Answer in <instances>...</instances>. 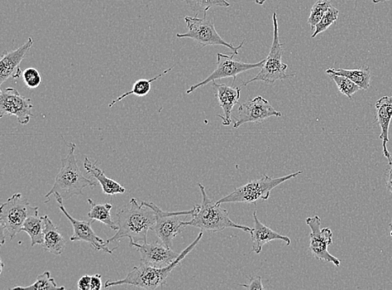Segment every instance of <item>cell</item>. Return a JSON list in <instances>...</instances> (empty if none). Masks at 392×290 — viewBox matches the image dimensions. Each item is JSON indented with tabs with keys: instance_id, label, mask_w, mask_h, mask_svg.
Masks as SVG:
<instances>
[{
	"instance_id": "obj_36",
	"label": "cell",
	"mask_w": 392,
	"mask_h": 290,
	"mask_svg": "<svg viewBox=\"0 0 392 290\" xmlns=\"http://www.w3.org/2000/svg\"><path fill=\"white\" fill-rule=\"evenodd\" d=\"M371 1L374 4H379L389 1V0H371Z\"/></svg>"
},
{
	"instance_id": "obj_2",
	"label": "cell",
	"mask_w": 392,
	"mask_h": 290,
	"mask_svg": "<svg viewBox=\"0 0 392 290\" xmlns=\"http://www.w3.org/2000/svg\"><path fill=\"white\" fill-rule=\"evenodd\" d=\"M203 235L202 231L197 237V239L179 254L174 262L166 266V267H152V266L142 262L137 267H134L132 271L127 274V277L116 280V281L107 280L106 284H105V288L119 286V285H132V286L137 288L154 290L164 286L170 274L186 257V255L192 252L196 246L199 243V241L202 239Z\"/></svg>"
},
{
	"instance_id": "obj_7",
	"label": "cell",
	"mask_w": 392,
	"mask_h": 290,
	"mask_svg": "<svg viewBox=\"0 0 392 290\" xmlns=\"http://www.w3.org/2000/svg\"><path fill=\"white\" fill-rule=\"evenodd\" d=\"M272 24H274V38L269 56L265 59L264 66L260 68L258 75L250 81L243 82L242 86H246L255 81H263L267 84H274L277 81H284L295 75H287L288 66L282 61L283 57V45L280 41L279 24L277 14H272Z\"/></svg>"
},
{
	"instance_id": "obj_30",
	"label": "cell",
	"mask_w": 392,
	"mask_h": 290,
	"mask_svg": "<svg viewBox=\"0 0 392 290\" xmlns=\"http://www.w3.org/2000/svg\"><path fill=\"white\" fill-rule=\"evenodd\" d=\"M339 11L337 8L333 6L329 8L328 11L322 19V21L317 24L312 37L315 38L319 35V33L327 31L329 26H332L337 22L339 17Z\"/></svg>"
},
{
	"instance_id": "obj_22",
	"label": "cell",
	"mask_w": 392,
	"mask_h": 290,
	"mask_svg": "<svg viewBox=\"0 0 392 290\" xmlns=\"http://www.w3.org/2000/svg\"><path fill=\"white\" fill-rule=\"evenodd\" d=\"M326 73L345 76L359 86L361 90H366L371 86V73L370 67L367 66L356 70L329 68L327 70Z\"/></svg>"
},
{
	"instance_id": "obj_35",
	"label": "cell",
	"mask_w": 392,
	"mask_h": 290,
	"mask_svg": "<svg viewBox=\"0 0 392 290\" xmlns=\"http://www.w3.org/2000/svg\"><path fill=\"white\" fill-rule=\"evenodd\" d=\"M389 165L391 166L388 173H387V181L386 183V187L387 190L392 193V160L389 162Z\"/></svg>"
},
{
	"instance_id": "obj_38",
	"label": "cell",
	"mask_w": 392,
	"mask_h": 290,
	"mask_svg": "<svg viewBox=\"0 0 392 290\" xmlns=\"http://www.w3.org/2000/svg\"><path fill=\"white\" fill-rule=\"evenodd\" d=\"M390 230H391L390 234H391V239H392V222L390 224Z\"/></svg>"
},
{
	"instance_id": "obj_8",
	"label": "cell",
	"mask_w": 392,
	"mask_h": 290,
	"mask_svg": "<svg viewBox=\"0 0 392 290\" xmlns=\"http://www.w3.org/2000/svg\"><path fill=\"white\" fill-rule=\"evenodd\" d=\"M198 16V14H196L194 17L186 16L184 19L189 31L184 33H178L176 37L192 38L198 43L200 48L208 46H222L228 48L233 52L238 53V50L241 49L245 40L238 47L233 46L232 43L226 42L218 35L213 21L208 19L207 14H204L203 19Z\"/></svg>"
},
{
	"instance_id": "obj_1",
	"label": "cell",
	"mask_w": 392,
	"mask_h": 290,
	"mask_svg": "<svg viewBox=\"0 0 392 290\" xmlns=\"http://www.w3.org/2000/svg\"><path fill=\"white\" fill-rule=\"evenodd\" d=\"M156 222V212L151 207L138 204L132 198L130 206L123 207L117 212V234L109 239L110 243H119L122 239H130L133 243H147L148 230Z\"/></svg>"
},
{
	"instance_id": "obj_33",
	"label": "cell",
	"mask_w": 392,
	"mask_h": 290,
	"mask_svg": "<svg viewBox=\"0 0 392 290\" xmlns=\"http://www.w3.org/2000/svg\"><path fill=\"white\" fill-rule=\"evenodd\" d=\"M90 281H92V276L89 275H84L81 277L78 281V289L80 290H89L90 289Z\"/></svg>"
},
{
	"instance_id": "obj_34",
	"label": "cell",
	"mask_w": 392,
	"mask_h": 290,
	"mask_svg": "<svg viewBox=\"0 0 392 290\" xmlns=\"http://www.w3.org/2000/svg\"><path fill=\"white\" fill-rule=\"evenodd\" d=\"M102 287V275L95 274L92 276V281H90V289L100 290Z\"/></svg>"
},
{
	"instance_id": "obj_15",
	"label": "cell",
	"mask_w": 392,
	"mask_h": 290,
	"mask_svg": "<svg viewBox=\"0 0 392 290\" xmlns=\"http://www.w3.org/2000/svg\"><path fill=\"white\" fill-rule=\"evenodd\" d=\"M131 247L136 248L141 254L142 263L152 266L156 268H164L166 266L174 262L179 254L174 252L171 248L166 247L164 244L159 242L148 244L133 243L130 242Z\"/></svg>"
},
{
	"instance_id": "obj_10",
	"label": "cell",
	"mask_w": 392,
	"mask_h": 290,
	"mask_svg": "<svg viewBox=\"0 0 392 290\" xmlns=\"http://www.w3.org/2000/svg\"><path fill=\"white\" fill-rule=\"evenodd\" d=\"M238 55V53L233 52L232 54L223 55L221 53L218 54L217 68L213 72L211 75L207 77L203 81L199 82L196 85L190 87L186 90V94H191L194 90L206 86L211 82L216 80H221L224 78H231L233 77V83H235L237 76L246 72L248 71L253 70L255 68H262L264 66L265 59L258 63H245L235 59V56Z\"/></svg>"
},
{
	"instance_id": "obj_11",
	"label": "cell",
	"mask_w": 392,
	"mask_h": 290,
	"mask_svg": "<svg viewBox=\"0 0 392 290\" xmlns=\"http://www.w3.org/2000/svg\"><path fill=\"white\" fill-rule=\"evenodd\" d=\"M306 224L312 229L309 235V251L314 257L324 262L332 263L337 267L341 261L329 253L328 247L333 243V233L329 228L322 229V219L319 216L308 217Z\"/></svg>"
},
{
	"instance_id": "obj_32",
	"label": "cell",
	"mask_w": 392,
	"mask_h": 290,
	"mask_svg": "<svg viewBox=\"0 0 392 290\" xmlns=\"http://www.w3.org/2000/svg\"><path fill=\"white\" fill-rule=\"evenodd\" d=\"M240 286L245 288L248 290L260 289L264 290L265 288L262 284V278L258 276L255 278H250V282L248 284H241Z\"/></svg>"
},
{
	"instance_id": "obj_24",
	"label": "cell",
	"mask_w": 392,
	"mask_h": 290,
	"mask_svg": "<svg viewBox=\"0 0 392 290\" xmlns=\"http://www.w3.org/2000/svg\"><path fill=\"white\" fill-rule=\"evenodd\" d=\"M88 202L90 205V210L88 212V217L90 220L100 221L103 224L108 226L110 229L118 230L119 227L115 224L111 215L113 207L112 204H97L92 200H88Z\"/></svg>"
},
{
	"instance_id": "obj_25",
	"label": "cell",
	"mask_w": 392,
	"mask_h": 290,
	"mask_svg": "<svg viewBox=\"0 0 392 290\" xmlns=\"http://www.w3.org/2000/svg\"><path fill=\"white\" fill-rule=\"evenodd\" d=\"M174 68V66H171V68L164 71V72H162V73L157 75L154 77V78L140 79L137 81L135 83H134L132 89L130 91H127V93L119 96L118 98L113 100L112 101V103L109 105L110 108H112L115 104L119 103V101L122 100L124 98H127L128 95H135L139 96V98H142V96H145L147 94H149L152 88V82L159 80V78H161V77L164 76L166 73H169V72H170Z\"/></svg>"
},
{
	"instance_id": "obj_13",
	"label": "cell",
	"mask_w": 392,
	"mask_h": 290,
	"mask_svg": "<svg viewBox=\"0 0 392 290\" xmlns=\"http://www.w3.org/2000/svg\"><path fill=\"white\" fill-rule=\"evenodd\" d=\"M271 117L280 118L282 113L272 108L269 100L258 95L255 98L240 105L233 128L238 129L246 123H261Z\"/></svg>"
},
{
	"instance_id": "obj_6",
	"label": "cell",
	"mask_w": 392,
	"mask_h": 290,
	"mask_svg": "<svg viewBox=\"0 0 392 290\" xmlns=\"http://www.w3.org/2000/svg\"><path fill=\"white\" fill-rule=\"evenodd\" d=\"M302 171L290 174L288 176L278 178L264 175L259 180H253L247 185L236 188L231 195L221 198L217 202L223 204H253L260 200H267L270 193L274 188L280 186L282 183L292 180L302 173Z\"/></svg>"
},
{
	"instance_id": "obj_27",
	"label": "cell",
	"mask_w": 392,
	"mask_h": 290,
	"mask_svg": "<svg viewBox=\"0 0 392 290\" xmlns=\"http://www.w3.org/2000/svg\"><path fill=\"white\" fill-rule=\"evenodd\" d=\"M12 289H26V290H49V289H65V287H58L54 278L51 277L49 271H46L42 274L38 275L36 281L30 286H17Z\"/></svg>"
},
{
	"instance_id": "obj_3",
	"label": "cell",
	"mask_w": 392,
	"mask_h": 290,
	"mask_svg": "<svg viewBox=\"0 0 392 290\" xmlns=\"http://www.w3.org/2000/svg\"><path fill=\"white\" fill-rule=\"evenodd\" d=\"M68 148L69 153L66 157L61 159L60 170L55 177L53 187L46 195V198L57 195L65 201L74 196H83L85 187L97 185L85 177L80 171L75 156V143H70Z\"/></svg>"
},
{
	"instance_id": "obj_17",
	"label": "cell",
	"mask_w": 392,
	"mask_h": 290,
	"mask_svg": "<svg viewBox=\"0 0 392 290\" xmlns=\"http://www.w3.org/2000/svg\"><path fill=\"white\" fill-rule=\"evenodd\" d=\"M241 86H229L213 82L215 96L218 100L220 108L223 110V115H218V117L222 119L223 125H231L232 123V111L234 105H236L240 99Z\"/></svg>"
},
{
	"instance_id": "obj_9",
	"label": "cell",
	"mask_w": 392,
	"mask_h": 290,
	"mask_svg": "<svg viewBox=\"0 0 392 290\" xmlns=\"http://www.w3.org/2000/svg\"><path fill=\"white\" fill-rule=\"evenodd\" d=\"M142 204L155 211L156 222L152 227L151 230L159 237L162 244L171 249L173 247L174 239L181 234V230L184 228V221H181V217L193 216L195 212L194 207L193 209L189 211L164 212L154 202H142Z\"/></svg>"
},
{
	"instance_id": "obj_5",
	"label": "cell",
	"mask_w": 392,
	"mask_h": 290,
	"mask_svg": "<svg viewBox=\"0 0 392 290\" xmlns=\"http://www.w3.org/2000/svg\"><path fill=\"white\" fill-rule=\"evenodd\" d=\"M39 215V207H33L21 193H16L0 207V230L1 245L6 237L13 239L22 232L28 217Z\"/></svg>"
},
{
	"instance_id": "obj_18",
	"label": "cell",
	"mask_w": 392,
	"mask_h": 290,
	"mask_svg": "<svg viewBox=\"0 0 392 290\" xmlns=\"http://www.w3.org/2000/svg\"><path fill=\"white\" fill-rule=\"evenodd\" d=\"M392 119V95L382 96L376 103V122L381 129L380 139L382 140L384 156L388 162L392 160L391 155L387 148L389 143V128Z\"/></svg>"
},
{
	"instance_id": "obj_14",
	"label": "cell",
	"mask_w": 392,
	"mask_h": 290,
	"mask_svg": "<svg viewBox=\"0 0 392 290\" xmlns=\"http://www.w3.org/2000/svg\"><path fill=\"white\" fill-rule=\"evenodd\" d=\"M54 196L55 197L57 202H58L60 211L63 212L67 219L71 222V224H73L74 234L70 237V241L87 242V243L92 245L95 249L102 250L107 254H112L113 251L117 249V248L110 249V242L100 239V237L95 233L92 228V220L90 219V221H85L74 219V217H71L65 209L63 206V200H62L59 195H55Z\"/></svg>"
},
{
	"instance_id": "obj_29",
	"label": "cell",
	"mask_w": 392,
	"mask_h": 290,
	"mask_svg": "<svg viewBox=\"0 0 392 290\" xmlns=\"http://www.w3.org/2000/svg\"><path fill=\"white\" fill-rule=\"evenodd\" d=\"M329 76L337 84L339 93L347 96L349 99H352V95L361 90L359 86L345 76L334 74Z\"/></svg>"
},
{
	"instance_id": "obj_31",
	"label": "cell",
	"mask_w": 392,
	"mask_h": 290,
	"mask_svg": "<svg viewBox=\"0 0 392 290\" xmlns=\"http://www.w3.org/2000/svg\"><path fill=\"white\" fill-rule=\"evenodd\" d=\"M22 78L28 88L36 89L42 83V76L40 71L33 67H30L23 71Z\"/></svg>"
},
{
	"instance_id": "obj_20",
	"label": "cell",
	"mask_w": 392,
	"mask_h": 290,
	"mask_svg": "<svg viewBox=\"0 0 392 290\" xmlns=\"http://www.w3.org/2000/svg\"><path fill=\"white\" fill-rule=\"evenodd\" d=\"M84 168L90 176L100 183L105 195L114 196L123 195L126 192L125 187L107 177L106 174L98 167L97 162H92L88 157H85Z\"/></svg>"
},
{
	"instance_id": "obj_23",
	"label": "cell",
	"mask_w": 392,
	"mask_h": 290,
	"mask_svg": "<svg viewBox=\"0 0 392 290\" xmlns=\"http://www.w3.org/2000/svg\"><path fill=\"white\" fill-rule=\"evenodd\" d=\"M22 231L31 237V246L42 245L45 239V216H31L23 225Z\"/></svg>"
},
{
	"instance_id": "obj_19",
	"label": "cell",
	"mask_w": 392,
	"mask_h": 290,
	"mask_svg": "<svg viewBox=\"0 0 392 290\" xmlns=\"http://www.w3.org/2000/svg\"><path fill=\"white\" fill-rule=\"evenodd\" d=\"M253 228L250 232L251 239L253 241V251L257 254L262 252L263 247L272 240L284 241L287 246L291 244V240L289 237L281 235L276 233L274 230L267 228V226L263 224L258 219L257 212H253Z\"/></svg>"
},
{
	"instance_id": "obj_12",
	"label": "cell",
	"mask_w": 392,
	"mask_h": 290,
	"mask_svg": "<svg viewBox=\"0 0 392 290\" xmlns=\"http://www.w3.org/2000/svg\"><path fill=\"white\" fill-rule=\"evenodd\" d=\"M33 109L31 100L22 96L16 89L9 87L0 90V118L14 115L18 123L25 125L33 117Z\"/></svg>"
},
{
	"instance_id": "obj_28",
	"label": "cell",
	"mask_w": 392,
	"mask_h": 290,
	"mask_svg": "<svg viewBox=\"0 0 392 290\" xmlns=\"http://www.w3.org/2000/svg\"><path fill=\"white\" fill-rule=\"evenodd\" d=\"M332 3L329 0H318L312 8L309 17L308 19V24L312 28V30L314 31L317 24L322 21V19L328 11V9L331 8Z\"/></svg>"
},
{
	"instance_id": "obj_37",
	"label": "cell",
	"mask_w": 392,
	"mask_h": 290,
	"mask_svg": "<svg viewBox=\"0 0 392 290\" xmlns=\"http://www.w3.org/2000/svg\"><path fill=\"white\" fill-rule=\"evenodd\" d=\"M266 2V0H255V3L259 6H263Z\"/></svg>"
},
{
	"instance_id": "obj_4",
	"label": "cell",
	"mask_w": 392,
	"mask_h": 290,
	"mask_svg": "<svg viewBox=\"0 0 392 290\" xmlns=\"http://www.w3.org/2000/svg\"><path fill=\"white\" fill-rule=\"evenodd\" d=\"M201 193H202V205H195V212L192 220L183 222V226H192L203 231L218 232L226 229H237L250 233V227L236 224L231 220L228 212L223 209L222 204L213 202L205 190V187L198 183Z\"/></svg>"
},
{
	"instance_id": "obj_26",
	"label": "cell",
	"mask_w": 392,
	"mask_h": 290,
	"mask_svg": "<svg viewBox=\"0 0 392 290\" xmlns=\"http://www.w3.org/2000/svg\"><path fill=\"white\" fill-rule=\"evenodd\" d=\"M192 11L197 14H207L210 9L214 7L228 8L231 6V4L228 0H183Z\"/></svg>"
},
{
	"instance_id": "obj_21",
	"label": "cell",
	"mask_w": 392,
	"mask_h": 290,
	"mask_svg": "<svg viewBox=\"0 0 392 290\" xmlns=\"http://www.w3.org/2000/svg\"><path fill=\"white\" fill-rule=\"evenodd\" d=\"M65 244L63 235L49 219V216L45 215V239L42 244L43 249L46 252L60 256L64 253Z\"/></svg>"
},
{
	"instance_id": "obj_16",
	"label": "cell",
	"mask_w": 392,
	"mask_h": 290,
	"mask_svg": "<svg viewBox=\"0 0 392 290\" xmlns=\"http://www.w3.org/2000/svg\"><path fill=\"white\" fill-rule=\"evenodd\" d=\"M33 45L31 37L23 46L12 51H4L0 60V85L9 78L17 79L22 76L21 63L26 57Z\"/></svg>"
}]
</instances>
